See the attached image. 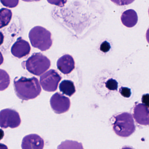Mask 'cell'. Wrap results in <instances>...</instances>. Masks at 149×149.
<instances>
[{"mask_svg":"<svg viewBox=\"0 0 149 149\" xmlns=\"http://www.w3.org/2000/svg\"><path fill=\"white\" fill-rule=\"evenodd\" d=\"M15 91L18 97L22 100L34 99L41 92L39 80L35 77H16L14 81Z\"/></svg>","mask_w":149,"mask_h":149,"instance_id":"6da1fadb","label":"cell"},{"mask_svg":"<svg viewBox=\"0 0 149 149\" xmlns=\"http://www.w3.org/2000/svg\"><path fill=\"white\" fill-rule=\"evenodd\" d=\"M29 38L32 46L42 51L49 49L53 43L50 32L39 26L30 30Z\"/></svg>","mask_w":149,"mask_h":149,"instance_id":"7a4b0ae2","label":"cell"},{"mask_svg":"<svg viewBox=\"0 0 149 149\" xmlns=\"http://www.w3.org/2000/svg\"><path fill=\"white\" fill-rule=\"evenodd\" d=\"M24 68L35 75L40 76L50 68V60L41 53H35L22 63Z\"/></svg>","mask_w":149,"mask_h":149,"instance_id":"3957f363","label":"cell"},{"mask_svg":"<svg viewBox=\"0 0 149 149\" xmlns=\"http://www.w3.org/2000/svg\"><path fill=\"white\" fill-rule=\"evenodd\" d=\"M113 130L119 136L127 137L135 132L136 128L132 115L124 112L115 117Z\"/></svg>","mask_w":149,"mask_h":149,"instance_id":"277c9868","label":"cell"},{"mask_svg":"<svg viewBox=\"0 0 149 149\" xmlns=\"http://www.w3.org/2000/svg\"><path fill=\"white\" fill-rule=\"evenodd\" d=\"M21 123L20 117L16 111L6 109L0 111V127L1 128H17L19 126Z\"/></svg>","mask_w":149,"mask_h":149,"instance_id":"5b68a950","label":"cell"},{"mask_svg":"<svg viewBox=\"0 0 149 149\" xmlns=\"http://www.w3.org/2000/svg\"><path fill=\"white\" fill-rule=\"evenodd\" d=\"M61 77L54 70H50L40 77V83L44 90L54 92L57 90Z\"/></svg>","mask_w":149,"mask_h":149,"instance_id":"8992f818","label":"cell"},{"mask_svg":"<svg viewBox=\"0 0 149 149\" xmlns=\"http://www.w3.org/2000/svg\"><path fill=\"white\" fill-rule=\"evenodd\" d=\"M50 104L52 109L56 113L59 114L68 111L70 106L69 98L58 92L51 97Z\"/></svg>","mask_w":149,"mask_h":149,"instance_id":"52a82bcc","label":"cell"},{"mask_svg":"<svg viewBox=\"0 0 149 149\" xmlns=\"http://www.w3.org/2000/svg\"><path fill=\"white\" fill-rule=\"evenodd\" d=\"M43 139L37 134L27 135L22 139V148L23 149H42L44 148Z\"/></svg>","mask_w":149,"mask_h":149,"instance_id":"ba28073f","label":"cell"},{"mask_svg":"<svg viewBox=\"0 0 149 149\" xmlns=\"http://www.w3.org/2000/svg\"><path fill=\"white\" fill-rule=\"evenodd\" d=\"M31 47L29 43L20 38L13 44L11 52L13 55L18 58H22L29 54Z\"/></svg>","mask_w":149,"mask_h":149,"instance_id":"9c48e42d","label":"cell"},{"mask_svg":"<svg viewBox=\"0 0 149 149\" xmlns=\"http://www.w3.org/2000/svg\"><path fill=\"white\" fill-rule=\"evenodd\" d=\"M133 116L136 122L141 125H149L148 108L143 104H136L133 109Z\"/></svg>","mask_w":149,"mask_h":149,"instance_id":"30bf717a","label":"cell"},{"mask_svg":"<svg viewBox=\"0 0 149 149\" xmlns=\"http://www.w3.org/2000/svg\"><path fill=\"white\" fill-rule=\"evenodd\" d=\"M58 69L64 74L71 73L75 68V62L71 56L66 54L59 58L57 62Z\"/></svg>","mask_w":149,"mask_h":149,"instance_id":"8fae6325","label":"cell"},{"mask_svg":"<svg viewBox=\"0 0 149 149\" xmlns=\"http://www.w3.org/2000/svg\"><path fill=\"white\" fill-rule=\"evenodd\" d=\"M121 20L124 26L128 28H132L136 25L138 17L136 11L133 9H129L123 13Z\"/></svg>","mask_w":149,"mask_h":149,"instance_id":"7c38bea8","label":"cell"},{"mask_svg":"<svg viewBox=\"0 0 149 149\" xmlns=\"http://www.w3.org/2000/svg\"><path fill=\"white\" fill-rule=\"evenodd\" d=\"M60 91L64 95L71 97L76 92V88L74 83L70 80L62 81L59 85Z\"/></svg>","mask_w":149,"mask_h":149,"instance_id":"4fadbf2b","label":"cell"},{"mask_svg":"<svg viewBox=\"0 0 149 149\" xmlns=\"http://www.w3.org/2000/svg\"><path fill=\"white\" fill-rule=\"evenodd\" d=\"M12 12L7 8L0 9V29L8 26L12 18Z\"/></svg>","mask_w":149,"mask_h":149,"instance_id":"5bb4252c","label":"cell"},{"mask_svg":"<svg viewBox=\"0 0 149 149\" xmlns=\"http://www.w3.org/2000/svg\"><path fill=\"white\" fill-rule=\"evenodd\" d=\"M10 78L6 71L0 69V91L5 90L10 84Z\"/></svg>","mask_w":149,"mask_h":149,"instance_id":"9a60e30c","label":"cell"},{"mask_svg":"<svg viewBox=\"0 0 149 149\" xmlns=\"http://www.w3.org/2000/svg\"><path fill=\"white\" fill-rule=\"evenodd\" d=\"M105 86L109 90L116 91L118 89V83L116 80L110 79L105 83Z\"/></svg>","mask_w":149,"mask_h":149,"instance_id":"2e32d148","label":"cell"},{"mask_svg":"<svg viewBox=\"0 0 149 149\" xmlns=\"http://www.w3.org/2000/svg\"><path fill=\"white\" fill-rule=\"evenodd\" d=\"M3 6L6 7L13 8L19 4V0H0Z\"/></svg>","mask_w":149,"mask_h":149,"instance_id":"e0dca14e","label":"cell"},{"mask_svg":"<svg viewBox=\"0 0 149 149\" xmlns=\"http://www.w3.org/2000/svg\"><path fill=\"white\" fill-rule=\"evenodd\" d=\"M111 1L117 6H123L131 4L135 0H111Z\"/></svg>","mask_w":149,"mask_h":149,"instance_id":"ac0fdd59","label":"cell"},{"mask_svg":"<svg viewBox=\"0 0 149 149\" xmlns=\"http://www.w3.org/2000/svg\"><path fill=\"white\" fill-rule=\"evenodd\" d=\"M47 1L51 5L62 7L67 3V0H47Z\"/></svg>","mask_w":149,"mask_h":149,"instance_id":"d6986e66","label":"cell"},{"mask_svg":"<svg viewBox=\"0 0 149 149\" xmlns=\"http://www.w3.org/2000/svg\"><path fill=\"white\" fill-rule=\"evenodd\" d=\"M119 92L124 97H130L131 95L130 89L126 87H122L119 90Z\"/></svg>","mask_w":149,"mask_h":149,"instance_id":"ffe728a7","label":"cell"},{"mask_svg":"<svg viewBox=\"0 0 149 149\" xmlns=\"http://www.w3.org/2000/svg\"><path fill=\"white\" fill-rule=\"evenodd\" d=\"M110 48V45L107 41L104 42L100 46V50L104 53H107L108 51H109Z\"/></svg>","mask_w":149,"mask_h":149,"instance_id":"44dd1931","label":"cell"},{"mask_svg":"<svg viewBox=\"0 0 149 149\" xmlns=\"http://www.w3.org/2000/svg\"><path fill=\"white\" fill-rule=\"evenodd\" d=\"M142 101L143 104L146 105L147 107H149V95L148 94L143 95L142 98Z\"/></svg>","mask_w":149,"mask_h":149,"instance_id":"7402d4cb","label":"cell"},{"mask_svg":"<svg viewBox=\"0 0 149 149\" xmlns=\"http://www.w3.org/2000/svg\"><path fill=\"white\" fill-rule=\"evenodd\" d=\"M4 40V36L3 33L0 32V46L3 43Z\"/></svg>","mask_w":149,"mask_h":149,"instance_id":"603a6c76","label":"cell"},{"mask_svg":"<svg viewBox=\"0 0 149 149\" xmlns=\"http://www.w3.org/2000/svg\"><path fill=\"white\" fill-rule=\"evenodd\" d=\"M4 135H5V133H4L3 130L0 129V140H1L3 138Z\"/></svg>","mask_w":149,"mask_h":149,"instance_id":"cb8c5ba5","label":"cell"},{"mask_svg":"<svg viewBox=\"0 0 149 149\" xmlns=\"http://www.w3.org/2000/svg\"><path fill=\"white\" fill-rule=\"evenodd\" d=\"M4 62V57L1 52H0V65H1Z\"/></svg>","mask_w":149,"mask_h":149,"instance_id":"d4e9b609","label":"cell"},{"mask_svg":"<svg viewBox=\"0 0 149 149\" xmlns=\"http://www.w3.org/2000/svg\"><path fill=\"white\" fill-rule=\"evenodd\" d=\"M7 149V146H6L5 145L2 144H0V149Z\"/></svg>","mask_w":149,"mask_h":149,"instance_id":"484cf974","label":"cell"},{"mask_svg":"<svg viewBox=\"0 0 149 149\" xmlns=\"http://www.w3.org/2000/svg\"><path fill=\"white\" fill-rule=\"evenodd\" d=\"M22 1L26 2H32V1H40V0H22Z\"/></svg>","mask_w":149,"mask_h":149,"instance_id":"4316f807","label":"cell"}]
</instances>
